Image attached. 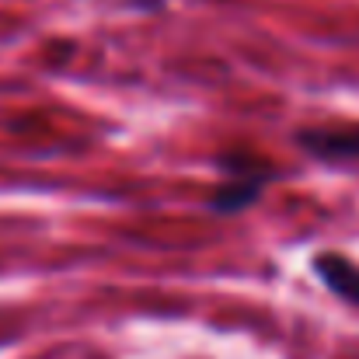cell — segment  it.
<instances>
[{"label":"cell","instance_id":"obj_2","mask_svg":"<svg viewBox=\"0 0 359 359\" xmlns=\"http://www.w3.org/2000/svg\"><path fill=\"white\" fill-rule=\"evenodd\" d=\"M297 143L304 150H311L314 157H328V161H346L359 157V126H321V129H304L297 136Z\"/></svg>","mask_w":359,"mask_h":359},{"label":"cell","instance_id":"obj_3","mask_svg":"<svg viewBox=\"0 0 359 359\" xmlns=\"http://www.w3.org/2000/svg\"><path fill=\"white\" fill-rule=\"evenodd\" d=\"M314 272L321 276V283H325L332 293H339V297L349 300V304H359V269L349 258H342V255H335V251H325V255L314 258Z\"/></svg>","mask_w":359,"mask_h":359},{"label":"cell","instance_id":"obj_1","mask_svg":"<svg viewBox=\"0 0 359 359\" xmlns=\"http://www.w3.org/2000/svg\"><path fill=\"white\" fill-rule=\"evenodd\" d=\"M224 168H227V178L220 182V189L213 192V203H210L217 213H241L265 192V185L272 178V171L251 154L224 157Z\"/></svg>","mask_w":359,"mask_h":359}]
</instances>
